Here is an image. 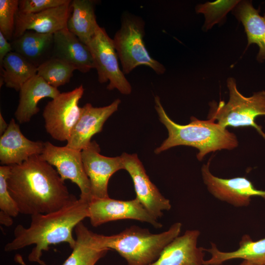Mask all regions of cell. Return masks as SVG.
<instances>
[{"label": "cell", "instance_id": "f1b7e54d", "mask_svg": "<svg viewBox=\"0 0 265 265\" xmlns=\"http://www.w3.org/2000/svg\"><path fill=\"white\" fill-rule=\"evenodd\" d=\"M70 0H20L18 11L23 13H35L59 7Z\"/></svg>", "mask_w": 265, "mask_h": 265}, {"label": "cell", "instance_id": "83f0119b", "mask_svg": "<svg viewBox=\"0 0 265 265\" xmlns=\"http://www.w3.org/2000/svg\"><path fill=\"white\" fill-rule=\"evenodd\" d=\"M10 171V166H0V212L6 214L16 217L20 212L8 187L7 179Z\"/></svg>", "mask_w": 265, "mask_h": 265}, {"label": "cell", "instance_id": "52a82bcc", "mask_svg": "<svg viewBox=\"0 0 265 265\" xmlns=\"http://www.w3.org/2000/svg\"><path fill=\"white\" fill-rule=\"evenodd\" d=\"M84 89L82 85L60 93L45 106L43 116L46 132L56 140L67 141L81 112L79 103Z\"/></svg>", "mask_w": 265, "mask_h": 265}, {"label": "cell", "instance_id": "4fadbf2b", "mask_svg": "<svg viewBox=\"0 0 265 265\" xmlns=\"http://www.w3.org/2000/svg\"><path fill=\"white\" fill-rule=\"evenodd\" d=\"M121 157L124 169L128 171L133 181L136 198L152 215L157 219L161 217L162 211L171 209L170 201L150 181L136 154L124 153Z\"/></svg>", "mask_w": 265, "mask_h": 265}, {"label": "cell", "instance_id": "9a60e30c", "mask_svg": "<svg viewBox=\"0 0 265 265\" xmlns=\"http://www.w3.org/2000/svg\"><path fill=\"white\" fill-rule=\"evenodd\" d=\"M0 137V162L2 165L20 164L30 158L40 155L44 142L32 141L21 132L19 124L11 119Z\"/></svg>", "mask_w": 265, "mask_h": 265}, {"label": "cell", "instance_id": "d6986e66", "mask_svg": "<svg viewBox=\"0 0 265 265\" xmlns=\"http://www.w3.org/2000/svg\"><path fill=\"white\" fill-rule=\"evenodd\" d=\"M19 92V104L14 115L20 124L30 121L39 112L38 105L40 100L45 98L53 99L60 93L37 75L26 81Z\"/></svg>", "mask_w": 265, "mask_h": 265}, {"label": "cell", "instance_id": "4316f807", "mask_svg": "<svg viewBox=\"0 0 265 265\" xmlns=\"http://www.w3.org/2000/svg\"><path fill=\"white\" fill-rule=\"evenodd\" d=\"M19 0H0V32L11 42L14 39Z\"/></svg>", "mask_w": 265, "mask_h": 265}, {"label": "cell", "instance_id": "1f68e13d", "mask_svg": "<svg viewBox=\"0 0 265 265\" xmlns=\"http://www.w3.org/2000/svg\"><path fill=\"white\" fill-rule=\"evenodd\" d=\"M7 124L3 118L1 112L0 113V135H2L8 128Z\"/></svg>", "mask_w": 265, "mask_h": 265}, {"label": "cell", "instance_id": "d4e9b609", "mask_svg": "<svg viewBox=\"0 0 265 265\" xmlns=\"http://www.w3.org/2000/svg\"><path fill=\"white\" fill-rule=\"evenodd\" d=\"M0 64L2 71V83L7 87L17 91L37 75V67L13 51L7 54Z\"/></svg>", "mask_w": 265, "mask_h": 265}, {"label": "cell", "instance_id": "6da1fadb", "mask_svg": "<svg viewBox=\"0 0 265 265\" xmlns=\"http://www.w3.org/2000/svg\"><path fill=\"white\" fill-rule=\"evenodd\" d=\"M10 166L8 187L20 213H50L77 199L56 169L40 155Z\"/></svg>", "mask_w": 265, "mask_h": 265}, {"label": "cell", "instance_id": "9c48e42d", "mask_svg": "<svg viewBox=\"0 0 265 265\" xmlns=\"http://www.w3.org/2000/svg\"><path fill=\"white\" fill-rule=\"evenodd\" d=\"M41 159L54 166L63 181L69 180L80 188V198L89 202L91 200V185L82 162L80 151L44 142Z\"/></svg>", "mask_w": 265, "mask_h": 265}, {"label": "cell", "instance_id": "8fae6325", "mask_svg": "<svg viewBox=\"0 0 265 265\" xmlns=\"http://www.w3.org/2000/svg\"><path fill=\"white\" fill-rule=\"evenodd\" d=\"M211 160L203 165L201 173L204 183L215 198L236 207L248 206L252 197L265 199V191L256 188L245 177L224 179L213 175L210 170Z\"/></svg>", "mask_w": 265, "mask_h": 265}, {"label": "cell", "instance_id": "44dd1931", "mask_svg": "<svg viewBox=\"0 0 265 265\" xmlns=\"http://www.w3.org/2000/svg\"><path fill=\"white\" fill-rule=\"evenodd\" d=\"M210 248L206 249L211 258L205 260L204 265H221L226 261L241 259L257 265H265V238L253 241L248 235H243L239 242L238 249L224 252L219 250L216 245L212 242Z\"/></svg>", "mask_w": 265, "mask_h": 265}, {"label": "cell", "instance_id": "d6a6232c", "mask_svg": "<svg viewBox=\"0 0 265 265\" xmlns=\"http://www.w3.org/2000/svg\"><path fill=\"white\" fill-rule=\"evenodd\" d=\"M238 265H257L254 264H253L249 261L243 260L240 264Z\"/></svg>", "mask_w": 265, "mask_h": 265}, {"label": "cell", "instance_id": "e0dca14e", "mask_svg": "<svg viewBox=\"0 0 265 265\" xmlns=\"http://www.w3.org/2000/svg\"><path fill=\"white\" fill-rule=\"evenodd\" d=\"M200 232L187 230L170 242L149 265H204L206 249L197 246Z\"/></svg>", "mask_w": 265, "mask_h": 265}, {"label": "cell", "instance_id": "603a6c76", "mask_svg": "<svg viewBox=\"0 0 265 265\" xmlns=\"http://www.w3.org/2000/svg\"><path fill=\"white\" fill-rule=\"evenodd\" d=\"M76 244L68 258L61 265H95L108 249L99 244L96 234L89 230L82 222L75 227Z\"/></svg>", "mask_w": 265, "mask_h": 265}, {"label": "cell", "instance_id": "30bf717a", "mask_svg": "<svg viewBox=\"0 0 265 265\" xmlns=\"http://www.w3.org/2000/svg\"><path fill=\"white\" fill-rule=\"evenodd\" d=\"M88 217L94 227L106 222L122 219H134L149 223L155 228L162 227L135 198L129 201L110 198L92 199L89 202Z\"/></svg>", "mask_w": 265, "mask_h": 265}, {"label": "cell", "instance_id": "836d02e7", "mask_svg": "<svg viewBox=\"0 0 265 265\" xmlns=\"http://www.w3.org/2000/svg\"></svg>", "mask_w": 265, "mask_h": 265}, {"label": "cell", "instance_id": "8992f818", "mask_svg": "<svg viewBox=\"0 0 265 265\" xmlns=\"http://www.w3.org/2000/svg\"><path fill=\"white\" fill-rule=\"evenodd\" d=\"M144 22L139 17L125 14L120 28L113 41L124 74H128L139 66H146L158 74L165 72V68L149 53L143 40Z\"/></svg>", "mask_w": 265, "mask_h": 265}, {"label": "cell", "instance_id": "7c38bea8", "mask_svg": "<svg viewBox=\"0 0 265 265\" xmlns=\"http://www.w3.org/2000/svg\"><path fill=\"white\" fill-rule=\"evenodd\" d=\"M100 152V147L95 141H91L81 151L84 168L90 183L91 199L109 197L107 189L110 178L117 171L124 169L121 156L106 157Z\"/></svg>", "mask_w": 265, "mask_h": 265}, {"label": "cell", "instance_id": "7402d4cb", "mask_svg": "<svg viewBox=\"0 0 265 265\" xmlns=\"http://www.w3.org/2000/svg\"><path fill=\"white\" fill-rule=\"evenodd\" d=\"M233 14L244 26L248 44H256L259 48L257 60H265V13L261 16L260 10L256 9L252 2L248 0L239 1L233 8Z\"/></svg>", "mask_w": 265, "mask_h": 265}, {"label": "cell", "instance_id": "2e32d148", "mask_svg": "<svg viewBox=\"0 0 265 265\" xmlns=\"http://www.w3.org/2000/svg\"><path fill=\"white\" fill-rule=\"evenodd\" d=\"M71 1L63 5L35 13L26 14L18 11L16 16L13 39L27 30L53 34L67 28L71 12Z\"/></svg>", "mask_w": 265, "mask_h": 265}, {"label": "cell", "instance_id": "277c9868", "mask_svg": "<svg viewBox=\"0 0 265 265\" xmlns=\"http://www.w3.org/2000/svg\"><path fill=\"white\" fill-rule=\"evenodd\" d=\"M182 224L177 222L166 231L152 234L148 229L133 226L116 235L96 234V237L102 248L115 250L126 260L128 265H149L179 236Z\"/></svg>", "mask_w": 265, "mask_h": 265}, {"label": "cell", "instance_id": "ac0fdd59", "mask_svg": "<svg viewBox=\"0 0 265 265\" xmlns=\"http://www.w3.org/2000/svg\"><path fill=\"white\" fill-rule=\"evenodd\" d=\"M54 45L52 57L61 59L86 73L95 69L90 50L75 35L67 28L53 34Z\"/></svg>", "mask_w": 265, "mask_h": 265}, {"label": "cell", "instance_id": "5b68a950", "mask_svg": "<svg viewBox=\"0 0 265 265\" xmlns=\"http://www.w3.org/2000/svg\"><path fill=\"white\" fill-rule=\"evenodd\" d=\"M227 82L229 101L227 103L223 101L219 103L211 102L208 118L225 128L228 126L252 127L265 139L262 127L255 122L258 116L265 115V91L256 92L246 97L238 91L234 78H229Z\"/></svg>", "mask_w": 265, "mask_h": 265}, {"label": "cell", "instance_id": "7a4b0ae2", "mask_svg": "<svg viewBox=\"0 0 265 265\" xmlns=\"http://www.w3.org/2000/svg\"><path fill=\"white\" fill-rule=\"evenodd\" d=\"M88 204L79 198L55 212L32 215L28 227L21 224L15 227L14 238L5 245L4 250L11 252L34 244L28 255V261L46 265L41 257L50 245L66 242L70 248H74L76 239L73 231L88 217Z\"/></svg>", "mask_w": 265, "mask_h": 265}, {"label": "cell", "instance_id": "5bb4252c", "mask_svg": "<svg viewBox=\"0 0 265 265\" xmlns=\"http://www.w3.org/2000/svg\"><path fill=\"white\" fill-rule=\"evenodd\" d=\"M120 103L117 99L103 107H94L90 103L81 107L79 119L66 146L81 151L90 143L91 138L102 131L105 122L117 110Z\"/></svg>", "mask_w": 265, "mask_h": 265}, {"label": "cell", "instance_id": "484cf974", "mask_svg": "<svg viewBox=\"0 0 265 265\" xmlns=\"http://www.w3.org/2000/svg\"><path fill=\"white\" fill-rule=\"evenodd\" d=\"M75 70V68L67 62L52 57L37 67V75L57 88L69 82Z\"/></svg>", "mask_w": 265, "mask_h": 265}, {"label": "cell", "instance_id": "4dcf8cb0", "mask_svg": "<svg viewBox=\"0 0 265 265\" xmlns=\"http://www.w3.org/2000/svg\"><path fill=\"white\" fill-rule=\"evenodd\" d=\"M0 223L6 226H10L13 224L12 217L0 212Z\"/></svg>", "mask_w": 265, "mask_h": 265}, {"label": "cell", "instance_id": "ba28073f", "mask_svg": "<svg viewBox=\"0 0 265 265\" xmlns=\"http://www.w3.org/2000/svg\"><path fill=\"white\" fill-rule=\"evenodd\" d=\"M87 45L94 60L99 81L105 83L108 81V90L116 89L122 94H130L131 85L119 66L113 39L105 29L100 26Z\"/></svg>", "mask_w": 265, "mask_h": 265}, {"label": "cell", "instance_id": "3957f363", "mask_svg": "<svg viewBox=\"0 0 265 265\" xmlns=\"http://www.w3.org/2000/svg\"><path fill=\"white\" fill-rule=\"evenodd\" d=\"M155 108L160 121L166 128L168 136L155 150L159 154L180 145L193 147L198 149L197 159L201 161L206 155L222 149L232 150L238 146L236 135L214 120H201L192 116L190 122L185 125L172 121L162 106L160 98L155 97Z\"/></svg>", "mask_w": 265, "mask_h": 265}, {"label": "cell", "instance_id": "cb8c5ba5", "mask_svg": "<svg viewBox=\"0 0 265 265\" xmlns=\"http://www.w3.org/2000/svg\"><path fill=\"white\" fill-rule=\"evenodd\" d=\"M95 3L90 0H73L71 3L67 29L86 45L100 27L95 14Z\"/></svg>", "mask_w": 265, "mask_h": 265}, {"label": "cell", "instance_id": "f546056e", "mask_svg": "<svg viewBox=\"0 0 265 265\" xmlns=\"http://www.w3.org/2000/svg\"><path fill=\"white\" fill-rule=\"evenodd\" d=\"M12 51L11 42L0 32V64L6 55Z\"/></svg>", "mask_w": 265, "mask_h": 265}, {"label": "cell", "instance_id": "ffe728a7", "mask_svg": "<svg viewBox=\"0 0 265 265\" xmlns=\"http://www.w3.org/2000/svg\"><path fill=\"white\" fill-rule=\"evenodd\" d=\"M10 42L13 52L20 54L36 67L52 57L53 34L27 30Z\"/></svg>", "mask_w": 265, "mask_h": 265}]
</instances>
